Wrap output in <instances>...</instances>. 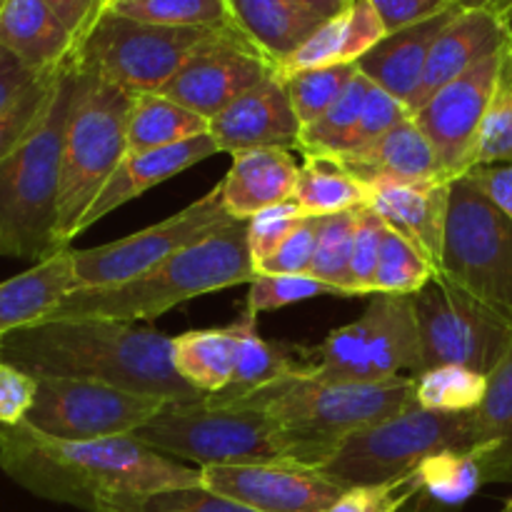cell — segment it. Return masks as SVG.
<instances>
[{"mask_svg": "<svg viewBox=\"0 0 512 512\" xmlns=\"http://www.w3.org/2000/svg\"><path fill=\"white\" fill-rule=\"evenodd\" d=\"M5 3H8V0H0V10H3V8H5Z\"/></svg>", "mask_w": 512, "mask_h": 512, "instance_id": "6125c7cd", "label": "cell"}, {"mask_svg": "<svg viewBox=\"0 0 512 512\" xmlns=\"http://www.w3.org/2000/svg\"><path fill=\"white\" fill-rule=\"evenodd\" d=\"M273 73L275 65L238 28H228L200 48L158 93L213 120Z\"/></svg>", "mask_w": 512, "mask_h": 512, "instance_id": "2e32d148", "label": "cell"}, {"mask_svg": "<svg viewBox=\"0 0 512 512\" xmlns=\"http://www.w3.org/2000/svg\"><path fill=\"white\" fill-rule=\"evenodd\" d=\"M108 5H110V0H108Z\"/></svg>", "mask_w": 512, "mask_h": 512, "instance_id": "e7e4bbea", "label": "cell"}, {"mask_svg": "<svg viewBox=\"0 0 512 512\" xmlns=\"http://www.w3.org/2000/svg\"><path fill=\"white\" fill-rule=\"evenodd\" d=\"M385 35H388V30H385L383 18L373 8V3L370 0H350L343 13L325 20L318 33H313V38L305 40L288 60H283L275 73L285 78V75L330 68V65H358V60L368 50H373Z\"/></svg>", "mask_w": 512, "mask_h": 512, "instance_id": "d4e9b609", "label": "cell"}, {"mask_svg": "<svg viewBox=\"0 0 512 512\" xmlns=\"http://www.w3.org/2000/svg\"><path fill=\"white\" fill-rule=\"evenodd\" d=\"M73 63L60 68L53 95L28 138L0 160V255L40 260L58 253L63 140L73 98Z\"/></svg>", "mask_w": 512, "mask_h": 512, "instance_id": "5b68a950", "label": "cell"}, {"mask_svg": "<svg viewBox=\"0 0 512 512\" xmlns=\"http://www.w3.org/2000/svg\"><path fill=\"white\" fill-rule=\"evenodd\" d=\"M0 48L33 73H53L73 55L75 38L45 0H8L0 10Z\"/></svg>", "mask_w": 512, "mask_h": 512, "instance_id": "4316f807", "label": "cell"}, {"mask_svg": "<svg viewBox=\"0 0 512 512\" xmlns=\"http://www.w3.org/2000/svg\"><path fill=\"white\" fill-rule=\"evenodd\" d=\"M360 208L335 215H323L318 248H315V258L308 273L310 278L335 285V288L345 290L353 298L355 293L350 290V258H353V240L355 230H358Z\"/></svg>", "mask_w": 512, "mask_h": 512, "instance_id": "74e56055", "label": "cell"}, {"mask_svg": "<svg viewBox=\"0 0 512 512\" xmlns=\"http://www.w3.org/2000/svg\"><path fill=\"white\" fill-rule=\"evenodd\" d=\"M300 165L288 148H253L233 155L220 180L223 205L235 220H250L263 210L293 200Z\"/></svg>", "mask_w": 512, "mask_h": 512, "instance_id": "603a6c76", "label": "cell"}, {"mask_svg": "<svg viewBox=\"0 0 512 512\" xmlns=\"http://www.w3.org/2000/svg\"><path fill=\"white\" fill-rule=\"evenodd\" d=\"M293 3L303 5V8L315 10L320 13L323 18H335L338 13H343L345 8L350 5V0H293Z\"/></svg>", "mask_w": 512, "mask_h": 512, "instance_id": "6f0895ef", "label": "cell"}, {"mask_svg": "<svg viewBox=\"0 0 512 512\" xmlns=\"http://www.w3.org/2000/svg\"><path fill=\"white\" fill-rule=\"evenodd\" d=\"M440 275L512 323V218L470 175L450 183Z\"/></svg>", "mask_w": 512, "mask_h": 512, "instance_id": "30bf717a", "label": "cell"}, {"mask_svg": "<svg viewBox=\"0 0 512 512\" xmlns=\"http://www.w3.org/2000/svg\"><path fill=\"white\" fill-rule=\"evenodd\" d=\"M38 378L10 363H0V428L25 423L33 410Z\"/></svg>", "mask_w": 512, "mask_h": 512, "instance_id": "f907efd6", "label": "cell"}, {"mask_svg": "<svg viewBox=\"0 0 512 512\" xmlns=\"http://www.w3.org/2000/svg\"><path fill=\"white\" fill-rule=\"evenodd\" d=\"M323 295H330V298H353L345 290L323 283V280L310 278V275H255V280L250 283L245 308L258 315L265 313V310H278L310 298H323Z\"/></svg>", "mask_w": 512, "mask_h": 512, "instance_id": "60d3db41", "label": "cell"}, {"mask_svg": "<svg viewBox=\"0 0 512 512\" xmlns=\"http://www.w3.org/2000/svg\"><path fill=\"white\" fill-rule=\"evenodd\" d=\"M500 512H512V500H508V503H505V508Z\"/></svg>", "mask_w": 512, "mask_h": 512, "instance_id": "91938a15", "label": "cell"}, {"mask_svg": "<svg viewBox=\"0 0 512 512\" xmlns=\"http://www.w3.org/2000/svg\"><path fill=\"white\" fill-rule=\"evenodd\" d=\"M293 203L305 215H335L368 205L370 193L335 158L305 155Z\"/></svg>", "mask_w": 512, "mask_h": 512, "instance_id": "836d02e7", "label": "cell"}, {"mask_svg": "<svg viewBox=\"0 0 512 512\" xmlns=\"http://www.w3.org/2000/svg\"><path fill=\"white\" fill-rule=\"evenodd\" d=\"M215 153H220V148L210 133L185 140V143L170 145V148L148 150V153H128L123 163L118 165V170L110 175V180L100 190L98 198L93 200V205L88 208L83 223H80V233L98 223V220H103L108 213L118 210L120 205L140 198L150 188L175 178L178 173L203 163V160L213 158Z\"/></svg>", "mask_w": 512, "mask_h": 512, "instance_id": "7402d4cb", "label": "cell"}, {"mask_svg": "<svg viewBox=\"0 0 512 512\" xmlns=\"http://www.w3.org/2000/svg\"><path fill=\"white\" fill-rule=\"evenodd\" d=\"M415 483V512H458L483 488V475L470 453L445 450L423 460L410 473Z\"/></svg>", "mask_w": 512, "mask_h": 512, "instance_id": "1f68e13d", "label": "cell"}, {"mask_svg": "<svg viewBox=\"0 0 512 512\" xmlns=\"http://www.w3.org/2000/svg\"><path fill=\"white\" fill-rule=\"evenodd\" d=\"M478 445L473 413H438L413 405L395 418L348 435L320 473L343 488L385 485L413 473L445 450L473 453Z\"/></svg>", "mask_w": 512, "mask_h": 512, "instance_id": "ba28073f", "label": "cell"}, {"mask_svg": "<svg viewBox=\"0 0 512 512\" xmlns=\"http://www.w3.org/2000/svg\"><path fill=\"white\" fill-rule=\"evenodd\" d=\"M200 488L258 512H328L348 488L300 465H210Z\"/></svg>", "mask_w": 512, "mask_h": 512, "instance_id": "e0dca14e", "label": "cell"}, {"mask_svg": "<svg viewBox=\"0 0 512 512\" xmlns=\"http://www.w3.org/2000/svg\"><path fill=\"white\" fill-rule=\"evenodd\" d=\"M413 405L418 398L410 375L385 383H328L293 375L215 408L258 410L293 438L335 453L348 435L395 418Z\"/></svg>", "mask_w": 512, "mask_h": 512, "instance_id": "8992f818", "label": "cell"}, {"mask_svg": "<svg viewBox=\"0 0 512 512\" xmlns=\"http://www.w3.org/2000/svg\"><path fill=\"white\" fill-rule=\"evenodd\" d=\"M338 160L370 195L395 185H425L453 180L440 165L433 145L418 128L415 118H405L388 135L358 153L340 155Z\"/></svg>", "mask_w": 512, "mask_h": 512, "instance_id": "d6986e66", "label": "cell"}, {"mask_svg": "<svg viewBox=\"0 0 512 512\" xmlns=\"http://www.w3.org/2000/svg\"><path fill=\"white\" fill-rule=\"evenodd\" d=\"M465 175H470L490 195V200L512 218V163L475 165Z\"/></svg>", "mask_w": 512, "mask_h": 512, "instance_id": "db71d44e", "label": "cell"}, {"mask_svg": "<svg viewBox=\"0 0 512 512\" xmlns=\"http://www.w3.org/2000/svg\"><path fill=\"white\" fill-rule=\"evenodd\" d=\"M240 33L275 65L288 60L325 20L293 0H228Z\"/></svg>", "mask_w": 512, "mask_h": 512, "instance_id": "83f0119b", "label": "cell"}, {"mask_svg": "<svg viewBox=\"0 0 512 512\" xmlns=\"http://www.w3.org/2000/svg\"><path fill=\"white\" fill-rule=\"evenodd\" d=\"M168 403L88 380L38 378V393L25 423L38 433L73 443L130 438Z\"/></svg>", "mask_w": 512, "mask_h": 512, "instance_id": "5bb4252c", "label": "cell"}, {"mask_svg": "<svg viewBox=\"0 0 512 512\" xmlns=\"http://www.w3.org/2000/svg\"><path fill=\"white\" fill-rule=\"evenodd\" d=\"M450 183L453 180L380 188L368 203L390 230L408 240L433 265L435 273H440Z\"/></svg>", "mask_w": 512, "mask_h": 512, "instance_id": "cb8c5ba5", "label": "cell"}, {"mask_svg": "<svg viewBox=\"0 0 512 512\" xmlns=\"http://www.w3.org/2000/svg\"><path fill=\"white\" fill-rule=\"evenodd\" d=\"M478 445L470 455L483 483H512V345L498 368L488 375V390L473 410Z\"/></svg>", "mask_w": 512, "mask_h": 512, "instance_id": "f546056e", "label": "cell"}, {"mask_svg": "<svg viewBox=\"0 0 512 512\" xmlns=\"http://www.w3.org/2000/svg\"><path fill=\"white\" fill-rule=\"evenodd\" d=\"M488 378L460 365H440L415 378V398L425 410L473 413L485 398Z\"/></svg>", "mask_w": 512, "mask_h": 512, "instance_id": "8d00e7d4", "label": "cell"}, {"mask_svg": "<svg viewBox=\"0 0 512 512\" xmlns=\"http://www.w3.org/2000/svg\"><path fill=\"white\" fill-rule=\"evenodd\" d=\"M505 50L485 58L453 83L443 85L413 113L418 128L433 145L440 165L453 180L468 173L478 158L480 133L498 90Z\"/></svg>", "mask_w": 512, "mask_h": 512, "instance_id": "9a60e30c", "label": "cell"}, {"mask_svg": "<svg viewBox=\"0 0 512 512\" xmlns=\"http://www.w3.org/2000/svg\"><path fill=\"white\" fill-rule=\"evenodd\" d=\"M358 75V65H330V68L303 70V73L285 75L283 83L288 98L293 103L300 125L308 128L318 118H323L335 100L345 93L353 78Z\"/></svg>", "mask_w": 512, "mask_h": 512, "instance_id": "f35d334b", "label": "cell"}, {"mask_svg": "<svg viewBox=\"0 0 512 512\" xmlns=\"http://www.w3.org/2000/svg\"><path fill=\"white\" fill-rule=\"evenodd\" d=\"M38 75L43 73H33V70L25 68L13 53L0 48V113L28 88Z\"/></svg>", "mask_w": 512, "mask_h": 512, "instance_id": "11a10c76", "label": "cell"}, {"mask_svg": "<svg viewBox=\"0 0 512 512\" xmlns=\"http://www.w3.org/2000/svg\"><path fill=\"white\" fill-rule=\"evenodd\" d=\"M0 363H3V335H0Z\"/></svg>", "mask_w": 512, "mask_h": 512, "instance_id": "94428289", "label": "cell"}, {"mask_svg": "<svg viewBox=\"0 0 512 512\" xmlns=\"http://www.w3.org/2000/svg\"><path fill=\"white\" fill-rule=\"evenodd\" d=\"M503 23H505V30H508V53L512 58V8L508 10V15L503 18Z\"/></svg>", "mask_w": 512, "mask_h": 512, "instance_id": "680465c9", "label": "cell"}, {"mask_svg": "<svg viewBox=\"0 0 512 512\" xmlns=\"http://www.w3.org/2000/svg\"><path fill=\"white\" fill-rule=\"evenodd\" d=\"M68 63V60H65ZM63 68V65H60ZM58 70L53 73H43L8 105V108L0 113V160L5 155L13 153L25 138H28L30 130L38 125V120L43 118L45 108L50 103V95H53L55 80H58Z\"/></svg>", "mask_w": 512, "mask_h": 512, "instance_id": "b9f144b4", "label": "cell"}, {"mask_svg": "<svg viewBox=\"0 0 512 512\" xmlns=\"http://www.w3.org/2000/svg\"><path fill=\"white\" fill-rule=\"evenodd\" d=\"M73 253L68 245L0 283V335L40 323L58 308L60 300L78 290Z\"/></svg>", "mask_w": 512, "mask_h": 512, "instance_id": "484cf974", "label": "cell"}, {"mask_svg": "<svg viewBox=\"0 0 512 512\" xmlns=\"http://www.w3.org/2000/svg\"><path fill=\"white\" fill-rule=\"evenodd\" d=\"M303 133L283 78L273 73L240 95L210 120V135L220 153H243L253 148H298Z\"/></svg>", "mask_w": 512, "mask_h": 512, "instance_id": "ac0fdd59", "label": "cell"}, {"mask_svg": "<svg viewBox=\"0 0 512 512\" xmlns=\"http://www.w3.org/2000/svg\"><path fill=\"white\" fill-rule=\"evenodd\" d=\"M458 13L460 8L453 5L435 18L388 33L373 50H368L358 60V70L370 83L383 88L385 93L393 95L410 110L415 93L423 83L430 50H433L438 35L448 28L450 20Z\"/></svg>", "mask_w": 512, "mask_h": 512, "instance_id": "44dd1931", "label": "cell"}, {"mask_svg": "<svg viewBox=\"0 0 512 512\" xmlns=\"http://www.w3.org/2000/svg\"><path fill=\"white\" fill-rule=\"evenodd\" d=\"M413 498L415 483L408 473L393 483L348 488L330 505L328 512H403L413 503Z\"/></svg>", "mask_w": 512, "mask_h": 512, "instance_id": "c3c4849f", "label": "cell"}, {"mask_svg": "<svg viewBox=\"0 0 512 512\" xmlns=\"http://www.w3.org/2000/svg\"><path fill=\"white\" fill-rule=\"evenodd\" d=\"M305 375L328 383H385L420 373V333L413 295L375 293L350 325L313 348L298 345Z\"/></svg>", "mask_w": 512, "mask_h": 512, "instance_id": "9c48e42d", "label": "cell"}, {"mask_svg": "<svg viewBox=\"0 0 512 512\" xmlns=\"http://www.w3.org/2000/svg\"><path fill=\"white\" fill-rule=\"evenodd\" d=\"M105 10L170 28H238L228 0H113Z\"/></svg>", "mask_w": 512, "mask_h": 512, "instance_id": "e575fe53", "label": "cell"}, {"mask_svg": "<svg viewBox=\"0 0 512 512\" xmlns=\"http://www.w3.org/2000/svg\"><path fill=\"white\" fill-rule=\"evenodd\" d=\"M388 33H395L408 25L423 23L453 8V0H370Z\"/></svg>", "mask_w": 512, "mask_h": 512, "instance_id": "816d5d0a", "label": "cell"}, {"mask_svg": "<svg viewBox=\"0 0 512 512\" xmlns=\"http://www.w3.org/2000/svg\"><path fill=\"white\" fill-rule=\"evenodd\" d=\"M105 5H108V0H105Z\"/></svg>", "mask_w": 512, "mask_h": 512, "instance_id": "be15d7a7", "label": "cell"}, {"mask_svg": "<svg viewBox=\"0 0 512 512\" xmlns=\"http://www.w3.org/2000/svg\"><path fill=\"white\" fill-rule=\"evenodd\" d=\"M413 305L420 333V373L440 365H460L488 378L508 355L510 320L445 275H433L413 295Z\"/></svg>", "mask_w": 512, "mask_h": 512, "instance_id": "7c38bea8", "label": "cell"}, {"mask_svg": "<svg viewBox=\"0 0 512 512\" xmlns=\"http://www.w3.org/2000/svg\"><path fill=\"white\" fill-rule=\"evenodd\" d=\"M490 163H512V58L508 50H505L503 73H500L483 133H480L478 158H475V165Z\"/></svg>", "mask_w": 512, "mask_h": 512, "instance_id": "7bdbcfd3", "label": "cell"}, {"mask_svg": "<svg viewBox=\"0 0 512 512\" xmlns=\"http://www.w3.org/2000/svg\"><path fill=\"white\" fill-rule=\"evenodd\" d=\"M370 80L365 78L358 70V75L353 78V83L345 88V93L340 95L333 103V108L318 118L315 123H310L308 128H303L298 138V148L303 150V155H323V158H338L348 150L350 135H353L355 125H358L360 113H363L365 95H368Z\"/></svg>", "mask_w": 512, "mask_h": 512, "instance_id": "d590c367", "label": "cell"}, {"mask_svg": "<svg viewBox=\"0 0 512 512\" xmlns=\"http://www.w3.org/2000/svg\"><path fill=\"white\" fill-rule=\"evenodd\" d=\"M210 133V120L160 93H135L128 123V153L170 148Z\"/></svg>", "mask_w": 512, "mask_h": 512, "instance_id": "d6a6232c", "label": "cell"}, {"mask_svg": "<svg viewBox=\"0 0 512 512\" xmlns=\"http://www.w3.org/2000/svg\"><path fill=\"white\" fill-rule=\"evenodd\" d=\"M0 470L35 498L85 512H110L165 490L200 488V468L150 450L133 435L73 443L28 423L0 428Z\"/></svg>", "mask_w": 512, "mask_h": 512, "instance_id": "6da1fadb", "label": "cell"}, {"mask_svg": "<svg viewBox=\"0 0 512 512\" xmlns=\"http://www.w3.org/2000/svg\"><path fill=\"white\" fill-rule=\"evenodd\" d=\"M73 63V60H70ZM75 70L63 140L58 195V243L68 248L100 190L128 155V123L135 93L85 70Z\"/></svg>", "mask_w": 512, "mask_h": 512, "instance_id": "52a82bcc", "label": "cell"}, {"mask_svg": "<svg viewBox=\"0 0 512 512\" xmlns=\"http://www.w3.org/2000/svg\"><path fill=\"white\" fill-rule=\"evenodd\" d=\"M123 505H133V508L145 510V512H258L253 508H245V505L235 503V500L223 498V495L210 493V490L205 488L165 490V493L128 500V503Z\"/></svg>", "mask_w": 512, "mask_h": 512, "instance_id": "681fc988", "label": "cell"}, {"mask_svg": "<svg viewBox=\"0 0 512 512\" xmlns=\"http://www.w3.org/2000/svg\"><path fill=\"white\" fill-rule=\"evenodd\" d=\"M405 118H410V110L405 108L400 100H395L393 95L385 93L383 88L370 83L368 95H365L363 103V113H360L358 125H355L353 135H350L348 150H345L343 155L370 148V145L378 143L383 135H388L395 125L403 123Z\"/></svg>", "mask_w": 512, "mask_h": 512, "instance_id": "f6af8a7d", "label": "cell"}, {"mask_svg": "<svg viewBox=\"0 0 512 512\" xmlns=\"http://www.w3.org/2000/svg\"><path fill=\"white\" fill-rule=\"evenodd\" d=\"M323 215H308L268 260L258 265V275H308L318 248Z\"/></svg>", "mask_w": 512, "mask_h": 512, "instance_id": "bcb514c9", "label": "cell"}, {"mask_svg": "<svg viewBox=\"0 0 512 512\" xmlns=\"http://www.w3.org/2000/svg\"><path fill=\"white\" fill-rule=\"evenodd\" d=\"M133 438L150 450L198 468L300 465L318 470L333 455L320 445L293 438L258 410L215 408L205 395L198 400H170Z\"/></svg>", "mask_w": 512, "mask_h": 512, "instance_id": "277c9868", "label": "cell"}, {"mask_svg": "<svg viewBox=\"0 0 512 512\" xmlns=\"http://www.w3.org/2000/svg\"><path fill=\"white\" fill-rule=\"evenodd\" d=\"M433 275H438L433 265L408 240L385 225L378 273H375V293L415 295L423 285H428Z\"/></svg>", "mask_w": 512, "mask_h": 512, "instance_id": "ab89813d", "label": "cell"}, {"mask_svg": "<svg viewBox=\"0 0 512 512\" xmlns=\"http://www.w3.org/2000/svg\"><path fill=\"white\" fill-rule=\"evenodd\" d=\"M505 48H508V30L500 15L490 10H460L430 50L423 83L410 105V115L428 103L443 85L453 83L455 78Z\"/></svg>", "mask_w": 512, "mask_h": 512, "instance_id": "ffe728a7", "label": "cell"}, {"mask_svg": "<svg viewBox=\"0 0 512 512\" xmlns=\"http://www.w3.org/2000/svg\"><path fill=\"white\" fill-rule=\"evenodd\" d=\"M53 8V13L63 20L65 28L75 38V45L88 35L95 20L105 13V0H45Z\"/></svg>", "mask_w": 512, "mask_h": 512, "instance_id": "f5cc1de1", "label": "cell"}, {"mask_svg": "<svg viewBox=\"0 0 512 512\" xmlns=\"http://www.w3.org/2000/svg\"><path fill=\"white\" fill-rule=\"evenodd\" d=\"M110 3H113V0H110Z\"/></svg>", "mask_w": 512, "mask_h": 512, "instance_id": "03108f58", "label": "cell"}, {"mask_svg": "<svg viewBox=\"0 0 512 512\" xmlns=\"http://www.w3.org/2000/svg\"><path fill=\"white\" fill-rule=\"evenodd\" d=\"M235 340L233 325L208 330H188L173 335V368L200 395H218L233 380Z\"/></svg>", "mask_w": 512, "mask_h": 512, "instance_id": "4dcf8cb0", "label": "cell"}, {"mask_svg": "<svg viewBox=\"0 0 512 512\" xmlns=\"http://www.w3.org/2000/svg\"><path fill=\"white\" fill-rule=\"evenodd\" d=\"M3 360L33 378H73L165 400H198L173 368V338L118 320H43L3 335Z\"/></svg>", "mask_w": 512, "mask_h": 512, "instance_id": "7a4b0ae2", "label": "cell"}, {"mask_svg": "<svg viewBox=\"0 0 512 512\" xmlns=\"http://www.w3.org/2000/svg\"><path fill=\"white\" fill-rule=\"evenodd\" d=\"M230 325H233L235 340H238L233 380L223 393L205 395L210 405L233 403L265 385L293 378V375H305V363L300 360L298 345H280L265 340L258 333V315L250 313L248 308Z\"/></svg>", "mask_w": 512, "mask_h": 512, "instance_id": "f1b7e54d", "label": "cell"}, {"mask_svg": "<svg viewBox=\"0 0 512 512\" xmlns=\"http://www.w3.org/2000/svg\"><path fill=\"white\" fill-rule=\"evenodd\" d=\"M385 223L370 205L360 208L358 230L350 258V290L358 295H375V273H378L380 248H383Z\"/></svg>", "mask_w": 512, "mask_h": 512, "instance_id": "ee69618b", "label": "cell"}, {"mask_svg": "<svg viewBox=\"0 0 512 512\" xmlns=\"http://www.w3.org/2000/svg\"><path fill=\"white\" fill-rule=\"evenodd\" d=\"M308 215L288 200L283 205H275V208L263 210L255 218L248 220V248H250V258H253L255 273H258V265L263 260H268L270 255L278 250V245L298 228Z\"/></svg>", "mask_w": 512, "mask_h": 512, "instance_id": "7dc6e473", "label": "cell"}, {"mask_svg": "<svg viewBox=\"0 0 512 512\" xmlns=\"http://www.w3.org/2000/svg\"><path fill=\"white\" fill-rule=\"evenodd\" d=\"M230 223H235V218H230L225 210L223 188L218 183L183 210L150 228L113 240V243L75 250L78 288H105V285L125 283L163 260L213 238Z\"/></svg>", "mask_w": 512, "mask_h": 512, "instance_id": "4fadbf2b", "label": "cell"}, {"mask_svg": "<svg viewBox=\"0 0 512 512\" xmlns=\"http://www.w3.org/2000/svg\"><path fill=\"white\" fill-rule=\"evenodd\" d=\"M255 275L258 273L248 248V220H235L213 238L163 260L125 283L73 290L45 320H153L200 295L243 283L250 285Z\"/></svg>", "mask_w": 512, "mask_h": 512, "instance_id": "3957f363", "label": "cell"}, {"mask_svg": "<svg viewBox=\"0 0 512 512\" xmlns=\"http://www.w3.org/2000/svg\"><path fill=\"white\" fill-rule=\"evenodd\" d=\"M228 28H170L105 10L75 45L73 65L130 93H158L200 48Z\"/></svg>", "mask_w": 512, "mask_h": 512, "instance_id": "8fae6325", "label": "cell"}, {"mask_svg": "<svg viewBox=\"0 0 512 512\" xmlns=\"http://www.w3.org/2000/svg\"><path fill=\"white\" fill-rule=\"evenodd\" d=\"M460 10H490V13L505 18L512 8V0H453Z\"/></svg>", "mask_w": 512, "mask_h": 512, "instance_id": "9f6ffc18", "label": "cell"}]
</instances>
